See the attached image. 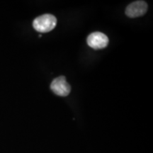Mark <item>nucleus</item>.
I'll return each mask as SVG.
<instances>
[{"mask_svg":"<svg viewBox=\"0 0 153 153\" xmlns=\"http://www.w3.org/2000/svg\"><path fill=\"white\" fill-rule=\"evenodd\" d=\"M57 24V19L53 14H45L34 19V29L41 33H48L54 29Z\"/></svg>","mask_w":153,"mask_h":153,"instance_id":"obj_1","label":"nucleus"},{"mask_svg":"<svg viewBox=\"0 0 153 153\" xmlns=\"http://www.w3.org/2000/svg\"><path fill=\"white\" fill-rule=\"evenodd\" d=\"M148 4L144 1H136L132 2L126 9V16L130 18L142 16L147 12Z\"/></svg>","mask_w":153,"mask_h":153,"instance_id":"obj_4","label":"nucleus"},{"mask_svg":"<svg viewBox=\"0 0 153 153\" xmlns=\"http://www.w3.org/2000/svg\"><path fill=\"white\" fill-rule=\"evenodd\" d=\"M51 89L55 94L60 97H67L71 91V87L64 76H58L53 79L51 85Z\"/></svg>","mask_w":153,"mask_h":153,"instance_id":"obj_2","label":"nucleus"},{"mask_svg":"<svg viewBox=\"0 0 153 153\" xmlns=\"http://www.w3.org/2000/svg\"><path fill=\"white\" fill-rule=\"evenodd\" d=\"M88 45L94 49H103L108 44V38L104 33L94 32L87 37Z\"/></svg>","mask_w":153,"mask_h":153,"instance_id":"obj_3","label":"nucleus"}]
</instances>
